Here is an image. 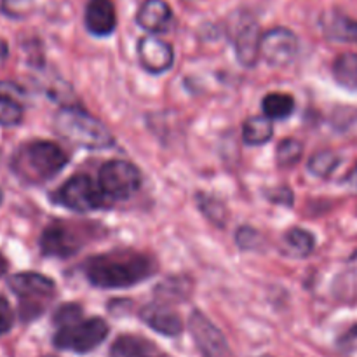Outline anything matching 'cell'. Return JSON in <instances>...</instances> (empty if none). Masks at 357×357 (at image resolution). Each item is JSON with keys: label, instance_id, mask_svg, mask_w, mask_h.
Listing matches in <instances>:
<instances>
[{"label": "cell", "instance_id": "6da1fadb", "mask_svg": "<svg viewBox=\"0 0 357 357\" xmlns=\"http://www.w3.org/2000/svg\"><path fill=\"white\" fill-rule=\"evenodd\" d=\"M155 272L150 257L136 251H114L89 258L84 265L87 281L101 289H121L139 284Z\"/></svg>", "mask_w": 357, "mask_h": 357}, {"label": "cell", "instance_id": "7a4b0ae2", "mask_svg": "<svg viewBox=\"0 0 357 357\" xmlns=\"http://www.w3.org/2000/svg\"><path fill=\"white\" fill-rule=\"evenodd\" d=\"M68 162L61 146L45 139H33L20 146L13 159V169L28 183H42L51 180Z\"/></svg>", "mask_w": 357, "mask_h": 357}, {"label": "cell", "instance_id": "3957f363", "mask_svg": "<svg viewBox=\"0 0 357 357\" xmlns=\"http://www.w3.org/2000/svg\"><path fill=\"white\" fill-rule=\"evenodd\" d=\"M54 129L61 138L80 149L105 150L115 145L112 132L82 108H59L54 115Z\"/></svg>", "mask_w": 357, "mask_h": 357}, {"label": "cell", "instance_id": "277c9868", "mask_svg": "<svg viewBox=\"0 0 357 357\" xmlns=\"http://www.w3.org/2000/svg\"><path fill=\"white\" fill-rule=\"evenodd\" d=\"M14 295L21 300V317L35 319L44 310L45 300L54 295V281L37 272H20L7 279Z\"/></svg>", "mask_w": 357, "mask_h": 357}, {"label": "cell", "instance_id": "5b68a950", "mask_svg": "<svg viewBox=\"0 0 357 357\" xmlns=\"http://www.w3.org/2000/svg\"><path fill=\"white\" fill-rule=\"evenodd\" d=\"M108 324L101 317H91V319H79L77 323L61 326L54 335V345L65 351L86 352L96 349L101 342L107 338Z\"/></svg>", "mask_w": 357, "mask_h": 357}, {"label": "cell", "instance_id": "8992f818", "mask_svg": "<svg viewBox=\"0 0 357 357\" xmlns=\"http://www.w3.org/2000/svg\"><path fill=\"white\" fill-rule=\"evenodd\" d=\"M142 185V174L126 160H108L100 169L98 187L103 192L105 199L110 201H126L138 192Z\"/></svg>", "mask_w": 357, "mask_h": 357}, {"label": "cell", "instance_id": "52a82bcc", "mask_svg": "<svg viewBox=\"0 0 357 357\" xmlns=\"http://www.w3.org/2000/svg\"><path fill=\"white\" fill-rule=\"evenodd\" d=\"M56 204L68 208L77 213H89L100 209L105 204V195L101 188L86 174H77L56 190L52 195Z\"/></svg>", "mask_w": 357, "mask_h": 357}, {"label": "cell", "instance_id": "ba28073f", "mask_svg": "<svg viewBox=\"0 0 357 357\" xmlns=\"http://www.w3.org/2000/svg\"><path fill=\"white\" fill-rule=\"evenodd\" d=\"M300 49L298 37L288 28H272L260 38V56L271 66H288L296 58Z\"/></svg>", "mask_w": 357, "mask_h": 357}, {"label": "cell", "instance_id": "9c48e42d", "mask_svg": "<svg viewBox=\"0 0 357 357\" xmlns=\"http://www.w3.org/2000/svg\"><path fill=\"white\" fill-rule=\"evenodd\" d=\"M188 324H190V333L202 357H234L227 338L204 314L194 310L190 314Z\"/></svg>", "mask_w": 357, "mask_h": 357}, {"label": "cell", "instance_id": "30bf717a", "mask_svg": "<svg viewBox=\"0 0 357 357\" xmlns=\"http://www.w3.org/2000/svg\"><path fill=\"white\" fill-rule=\"evenodd\" d=\"M40 251L51 258H70L80 250V243L75 232L63 223H51L42 232Z\"/></svg>", "mask_w": 357, "mask_h": 357}, {"label": "cell", "instance_id": "8fae6325", "mask_svg": "<svg viewBox=\"0 0 357 357\" xmlns=\"http://www.w3.org/2000/svg\"><path fill=\"white\" fill-rule=\"evenodd\" d=\"M138 59L139 65L149 73H164L173 66L174 52L167 42L160 38L143 37L138 42Z\"/></svg>", "mask_w": 357, "mask_h": 357}, {"label": "cell", "instance_id": "7c38bea8", "mask_svg": "<svg viewBox=\"0 0 357 357\" xmlns=\"http://www.w3.org/2000/svg\"><path fill=\"white\" fill-rule=\"evenodd\" d=\"M260 38L261 31L255 21L248 20L241 26H237L234 33V47H236V56L241 65L253 68L260 58Z\"/></svg>", "mask_w": 357, "mask_h": 357}, {"label": "cell", "instance_id": "4fadbf2b", "mask_svg": "<svg viewBox=\"0 0 357 357\" xmlns=\"http://www.w3.org/2000/svg\"><path fill=\"white\" fill-rule=\"evenodd\" d=\"M86 28L94 37H108L117 26V13L112 0H89L84 14Z\"/></svg>", "mask_w": 357, "mask_h": 357}, {"label": "cell", "instance_id": "5bb4252c", "mask_svg": "<svg viewBox=\"0 0 357 357\" xmlns=\"http://www.w3.org/2000/svg\"><path fill=\"white\" fill-rule=\"evenodd\" d=\"M142 321L153 331L166 337H178L183 330L180 316L164 303H150L142 309Z\"/></svg>", "mask_w": 357, "mask_h": 357}, {"label": "cell", "instance_id": "9a60e30c", "mask_svg": "<svg viewBox=\"0 0 357 357\" xmlns=\"http://www.w3.org/2000/svg\"><path fill=\"white\" fill-rule=\"evenodd\" d=\"M321 28L330 40L357 44V20H352L340 10H328L326 14H323Z\"/></svg>", "mask_w": 357, "mask_h": 357}, {"label": "cell", "instance_id": "2e32d148", "mask_svg": "<svg viewBox=\"0 0 357 357\" xmlns=\"http://www.w3.org/2000/svg\"><path fill=\"white\" fill-rule=\"evenodd\" d=\"M171 17H173V13H171L169 3L164 0H145L136 13V23L143 30L157 33V31L166 30L167 24L171 23Z\"/></svg>", "mask_w": 357, "mask_h": 357}, {"label": "cell", "instance_id": "e0dca14e", "mask_svg": "<svg viewBox=\"0 0 357 357\" xmlns=\"http://www.w3.org/2000/svg\"><path fill=\"white\" fill-rule=\"evenodd\" d=\"M274 136V124L265 115H253L244 122L243 139L250 146H260L268 143Z\"/></svg>", "mask_w": 357, "mask_h": 357}, {"label": "cell", "instance_id": "ac0fdd59", "mask_svg": "<svg viewBox=\"0 0 357 357\" xmlns=\"http://www.w3.org/2000/svg\"><path fill=\"white\" fill-rule=\"evenodd\" d=\"M110 354L112 357H152L153 345L142 337L122 335L114 342Z\"/></svg>", "mask_w": 357, "mask_h": 357}, {"label": "cell", "instance_id": "d6986e66", "mask_svg": "<svg viewBox=\"0 0 357 357\" xmlns=\"http://www.w3.org/2000/svg\"><path fill=\"white\" fill-rule=\"evenodd\" d=\"M333 77L338 86L357 93V52H344L335 59Z\"/></svg>", "mask_w": 357, "mask_h": 357}, {"label": "cell", "instance_id": "ffe728a7", "mask_svg": "<svg viewBox=\"0 0 357 357\" xmlns=\"http://www.w3.org/2000/svg\"><path fill=\"white\" fill-rule=\"evenodd\" d=\"M265 117L271 121H284L295 112V100L291 94L286 93H271L261 101Z\"/></svg>", "mask_w": 357, "mask_h": 357}, {"label": "cell", "instance_id": "44dd1931", "mask_svg": "<svg viewBox=\"0 0 357 357\" xmlns=\"http://www.w3.org/2000/svg\"><path fill=\"white\" fill-rule=\"evenodd\" d=\"M284 244L288 248V253L291 257L305 258L316 248V237L309 232V230L298 229V227H293L288 232L284 234Z\"/></svg>", "mask_w": 357, "mask_h": 357}, {"label": "cell", "instance_id": "7402d4cb", "mask_svg": "<svg viewBox=\"0 0 357 357\" xmlns=\"http://www.w3.org/2000/svg\"><path fill=\"white\" fill-rule=\"evenodd\" d=\"M342 159L337 152H331V150H323V152H317L310 157L309 160V171L317 178H328L338 169Z\"/></svg>", "mask_w": 357, "mask_h": 357}, {"label": "cell", "instance_id": "603a6c76", "mask_svg": "<svg viewBox=\"0 0 357 357\" xmlns=\"http://www.w3.org/2000/svg\"><path fill=\"white\" fill-rule=\"evenodd\" d=\"M302 155H303L302 143H300L298 139L288 138V139H282V142L279 143L275 159H278L279 166L286 167V166H295V164L302 159Z\"/></svg>", "mask_w": 357, "mask_h": 357}, {"label": "cell", "instance_id": "cb8c5ba5", "mask_svg": "<svg viewBox=\"0 0 357 357\" xmlns=\"http://www.w3.org/2000/svg\"><path fill=\"white\" fill-rule=\"evenodd\" d=\"M23 121V107L20 101L0 96V126H17Z\"/></svg>", "mask_w": 357, "mask_h": 357}, {"label": "cell", "instance_id": "d4e9b609", "mask_svg": "<svg viewBox=\"0 0 357 357\" xmlns=\"http://www.w3.org/2000/svg\"><path fill=\"white\" fill-rule=\"evenodd\" d=\"M33 7L35 0H2V3H0V10L6 16L14 17V20L28 16L33 10Z\"/></svg>", "mask_w": 357, "mask_h": 357}, {"label": "cell", "instance_id": "484cf974", "mask_svg": "<svg viewBox=\"0 0 357 357\" xmlns=\"http://www.w3.org/2000/svg\"><path fill=\"white\" fill-rule=\"evenodd\" d=\"M79 319H82V307H79L77 303H66V305L59 307L54 314V323L58 324V328L68 326Z\"/></svg>", "mask_w": 357, "mask_h": 357}, {"label": "cell", "instance_id": "4316f807", "mask_svg": "<svg viewBox=\"0 0 357 357\" xmlns=\"http://www.w3.org/2000/svg\"><path fill=\"white\" fill-rule=\"evenodd\" d=\"M237 244H239L243 250H253L258 243H260V236H258L257 230L248 229V227H243V229L237 230Z\"/></svg>", "mask_w": 357, "mask_h": 357}, {"label": "cell", "instance_id": "83f0119b", "mask_svg": "<svg viewBox=\"0 0 357 357\" xmlns=\"http://www.w3.org/2000/svg\"><path fill=\"white\" fill-rule=\"evenodd\" d=\"M14 323V312L10 309L9 302L3 296H0V337L6 335L7 331L13 328Z\"/></svg>", "mask_w": 357, "mask_h": 357}, {"label": "cell", "instance_id": "f1b7e54d", "mask_svg": "<svg viewBox=\"0 0 357 357\" xmlns=\"http://www.w3.org/2000/svg\"><path fill=\"white\" fill-rule=\"evenodd\" d=\"M0 96L10 98V100H16V101H20V103H21V101L24 100V91L21 89L17 84L2 80V82H0Z\"/></svg>", "mask_w": 357, "mask_h": 357}, {"label": "cell", "instance_id": "f546056e", "mask_svg": "<svg viewBox=\"0 0 357 357\" xmlns=\"http://www.w3.org/2000/svg\"><path fill=\"white\" fill-rule=\"evenodd\" d=\"M267 197L271 199L272 202H278V204H284L291 208L293 206V192L291 188L288 187H279L275 190L267 192Z\"/></svg>", "mask_w": 357, "mask_h": 357}, {"label": "cell", "instance_id": "4dcf8cb0", "mask_svg": "<svg viewBox=\"0 0 357 357\" xmlns=\"http://www.w3.org/2000/svg\"><path fill=\"white\" fill-rule=\"evenodd\" d=\"M344 183L347 185V188L352 192V194L357 195V164H356L354 169H352L351 173H349V176L345 178Z\"/></svg>", "mask_w": 357, "mask_h": 357}, {"label": "cell", "instance_id": "1f68e13d", "mask_svg": "<svg viewBox=\"0 0 357 357\" xmlns=\"http://www.w3.org/2000/svg\"><path fill=\"white\" fill-rule=\"evenodd\" d=\"M7 56H9V47H7V42L0 40V66L6 63Z\"/></svg>", "mask_w": 357, "mask_h": 357}, {"label": "cell", "instance_id": "d6a6232c", "mask_svg": "<svg viewBox=\"0 0 357 357\" xmlns=\"http://www.w3.org/2000/svg\"><path fill=\"white\" fill-rule=\"evenodd\" d=\"M7 272V260L6 258H3V255L0 253V278H2L3 274H6Z\"/></svg>", "mask_w": 357, "mask_h": 357}, {"label": "cell", "instance_id": "836d02e7", "mask_svg": "<svg viewBox=\"0 0 357 357\" xmlns=\"http://www.w3.org/2000/svg\"><path fill=\"white\" fill-rule=\"evenodd\" d=\"M2 201H3V194H2V190H0V204H2Z\"/></svg>", "mask_w": 357, "mask_h": 357}]
</instances>
